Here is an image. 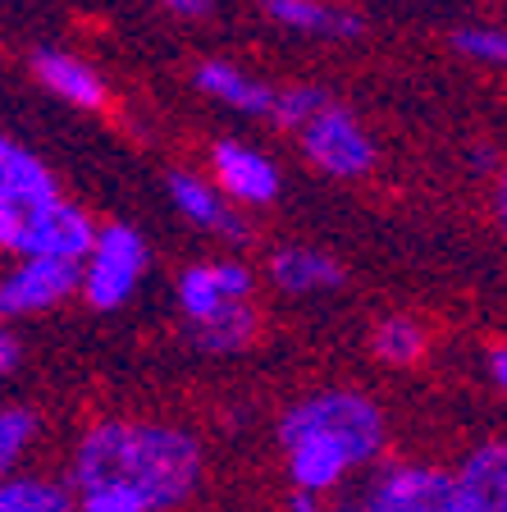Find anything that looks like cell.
<instances>
[{
	"mask_svg": "<svg viewBox=\"0 0 507 512\" xmlns=\"http://www.w3.org/2000/svg\"><path fill=\"white\" fill-rule=\"evenodd\" d=\"M201 453L188 430L156 421H101L74 453L78 512H169L192 494Z\"/></svg>",
	"mask_w": 507,
	"mask_h": 512,
	"instance_id": "1",
	"label": "cell"
},
{
	"mask_svg": "<svg viewBox=\"0 0 507 512\" xmlns=\"http://www.w3.org/2000/svg\"><path fill=\"white\" fill-rule=\"evenodd\" d=\"M279 444L297 490L320 494L380 453L384 421L370 398L352 389H325L288 407L279 421Z\"/></svg>",
	"mask_w": 507,
	"mask_h": 512,
	"instance_id": "2",
	"label": "cell"
},
{
	"mask_svg": "<svg viewBox=\"0 0 507 512\" xmlns=\"http://www.w3.org/2000/svg\"><path fill=\"white\" fill-rule=\"evenodd\" d=\"M343 512H462L457 476L439 467H393L366 480Z\"/></svg>",
	"mask_w": 507,
	"mask_h": 512,
	"instance_id": "3",
	"label": "cell"
},
{
	"mask_svg": "<svg viewBox=\"0 0 507 512\" xmlns=\"http://www.w3.org/2000/svg\"><path fill=\"white\" fill-rule=\"evenodd\" d=\"M147 270V243L128 224H106L96 238V252L83 261V293L96 311H115L128 302Z\"/></svg>",
	"mask_w": 507,
	"mask_h": 512,
	"instance_id": "4",
	"label": "cell"
},
{
	"mask_svg": "<svg viewBox=\"0 0 507 512\" xmlns=\"http://www.w3.org/2000/svg\"><path fill=\"white\" fill-rule=\"evenodd\" d=\"M51 206H60L51 170L19 142H0V243L10 247L19 224Z\"/></svg>",
	"mask_w": 507,
	"mask_h": 512,
	"instance_id": "5",
	"label": "cell"
},
{
	"mask_svg": "<svg viewBox=\"0 0 507 512\" xmlns=\"http://www.w3.org/2000/svg\"><path fill=\"white\" fill-rule=\"evenodd\" d=\"M302 147H307L311 165H320L334 179H357L375 165V142L366 138V128L357 124V115H348L343 106H329L302 128Z\"/></svg>",
	"mask_w": 507,
	"mask_h": 512,
	"instance_id": "6",
	"label": "cell"
},
{
	"mask_svg": "<svg viewBox=\"0 0 507 512\" xmlns=\"http://www.w3.org/2000/svg\"><path fill=\"white\" fill-rule=\"evenodd\" d=\"M96 238H101V229L78 206L60 202L51 211L28 215L19 224V234H14L10 252H23V261L28 256H55V261H74L78 266V261H87L96 252Z\"/></svg>",
	"mask_w": 507,
	"mask_h": 512,
	"instance_id": "7",
	"label": "cell"
},
{
	"mask_svg": "<svg viewBox=\"0 0 507 512\" xmlns=\"http://www.w3.org/2000/svg\"><path fill=\"white\" fill-rule=\"evenodd\" d=\"M252 298V275L238 261H211V266H192L179 279V307L188 311L192 330L229 316L233 307H247Z\"/></svg>",
	"mask_w": 507,
	"mask_h": 512,
	"instance_id": "8",
	"label": "cell"
},
{
	"mask_svg": "<svg viewBox=\"0 0 507 512\" xmlns=\"http://www.w3.org/2000/svg\"><path fill=\"white\" fill-rule=\"evenodd\" d=\"M78 284H83V270H78L74 261L28 256V261H19V270H10L5 284H0V307H5V316L46 311V307H55V302L69 298Z\"/></svg>",
	"mask_w": 507,
	"mask_h": 512,
	"instance_id": "9",
	"label": "cell"
},
{
	"mask_svg": "<svg viewBox=\"0 0 507 512\" xmlns=\"http://www.w3.org/2000/svg\"><path fill=\"white\" fill-rule=\"evenodd\" d=\"M211 170H215V183H220L229 197H238V202H247V206L275 202L279 174L261 151L243 147V142H215Z\"/></svg>",
	"mask_w": 507,
	"mask_h": 512,
	"instance_id": "10",
	"label": "cell"
},
{
	"mask_svg": "<svg viewBox=\"0 0 507 512\" xmlns=\"http://www.w3.org/2000/svg\"><path fill=\"white\" fill-rule=\"evenodd\" d=\"M453 476L462 512H507V444H480Z\"/></svg>",
	"mask_w": 507,
	"mask_h": 512,
	"instance_id": "11",
	"label": "cell"
},
{
	"mask_svg": "<svg viewBox=\"0 0 507 512\" xmlns=\"http://www.w3.org/2000/svg\"><path fill=\"white\" fill-rule=\"evenodd\" d=\"M169 197H174V206H179L192 224L229 238V243H247V224L220 202V192L206 179H197V174H188V170H174L169 174Z\"/></svg>",
	"mask_w": 507,
	"mask_h": 512,
	"instance_id": "12",
	"label": "cell"
},
{
	"mask_svg": "<svg viewBox=\"0 0 507 512\" xmlns=\"http://www.w3.org/2000/svg\"><path fill=\"white\" fill-rule=\"evenodd\" d=\"M32 74L42 78L55 96H64L78 110H101L106 106V83L96 78V69H87L83 60L64 51H32Z\"/></svg>",
	"mask_w": 507,
	"mask_h": 512,
	"instance_id": "13",
	"label": "cell"
},
{
	"mask_svg": "<svg viewBox=\"0 0 507 512\" xmlns=\"http://www.w3.org/2000/svg\"><path fill=\"white\" fill-rule=\"evenodd\" d=\"M197 87H201V92H211L215 101H224V106H233V110L275 119L279 96L270 92L265 83L247 78L243 69H238V64H229V60H206V64H201V69H197Z\"/></svg>",
	"mask_w": 507,
	"mask_h": 512,
	"instance_id": "14",
	"label": "cell"
},
{
	"mask_svg": "<svg viewBox=\"0 0 507 512\" xmlns=\"http://www.w3.org/2000/svg\"><path fill=\"white\" fill-rule=\"evenodd\" d=\"M270 279L284 293H316V288L343 284V266L316 247H284V252L270 256Z\"/></svg>",
	"mask_w": 507,
	"mask_h": 512,
	"instance_id": "15",
	"label": "cell"
},
{
	"mask_svg": "<svg viewBox=\"0 0 507 512\" xmlns=\"http://www.w3.org/2000/svg\"><path fill=\"white\" fill-rule=\"evenodd\" d=\"M265 5H270L275 23H284L293 32H307V37H357L361 32L357 14L320 5V0H265Z\"/></svg>",
	"mask_w": 507,
	"mask_h": 512,
	"instance_id": "16",
	"label": "cell"
},
{
	"mask_svg": "<svg viewBox=\"0 0 507 512\" xmlns=\"http://www.w3.org/2000/svg\"><path fill=\"white\" fill-rule=\"evenodd\" d=\"M0 512H78L74 490H64L55 480H10L0 490Z\"/></svg>",
	"mask_w": 507,
	"mask_h": 512,
	"instance_id": "17",
	"label": "cell"
},
{
	"mask_svg": "<svg viewBox=\"0 0 507 512\" xmlns=\"http://www.w3.org/2000/svg\"><path fill=\"white\" fill-rule=\"evenodd\" d=\"M375 352H380V362H389V366H412L425 352V330L407 316H389L375 325Z\"/></svg>",
	"mask_w": 507,
	"mask_h": 512,
	"instance_id": "18",
	"label": "cell"
},
{
	"mask_svg": "<svg viewBox=\"0 0 507 512\" xmlns=\"http://www.w3.org/2000/svg\"><path fill=\"white\" fill-rule=\"evenodd\" d=\"M197 343L206 352H243L247 343L256 339V311H252V302L247 307H233L229 316H220V320H211V325H197Z\"/></svg>",
	"mask_w": 507,
	"mask_h": 512,
	"instance_id": "19",
	"label": "cell"
},
{
	"mask_svg": "<svg viewBox=\"0 0 507 512\" xmlns=\"http://www.w3.org/2000/svg\"><path fill=\"white\" fill-rule=\"evenodd\" d=\"M320 110H329L325 92H316V87H288L275 106V124L279 128H307Z\"/></svg>",
	"mask_w": 507,
	"mask_h": 512,
	"instance_id": "20",
	"label": "cell"
},
{
	"mask_svg": "<svg viewBox=\"0 0 507 512\" xmlns=\"http://www.w3.org/2000/svg\"><path fill=\"white\" fill-rule=\"evenodd\" d=\"M32 430H37V416L28 407H5V416H0V462L5 467H14V458L23 453Z\"/></svg>",
	"mask_w": 507,
	"mask_h": 512,
	"instance_id": "21",
	"label": "cell"
},
{
	"mask_svg": "<svg viewBox=\"0 0 507 512\" xmlns=\"http://www.w3.org/2000/svg\"><path fill=\"white\" fill-rule=\"evenodd\" d=\"M453 42H457V51L476 55V60L507 64V32H498V28H462Z\"/></svg>",
	"mask_w": 507,
	"mask_h": 512,
	"instance_id": "22",
	"label": "cell"
},
{
	"mask_svg": "<svg viewBox=\"0 0 507 512\" xmlns=\"http://www.w3.org/2000/svg\"><path fill=\"white\" fill-rule=\"evenodd\" d=\"M169 14H179V19H206L211 14V0H160Z\"/></svg>",
	"mask_w": 507,
	"mask_h": 512,
	"instance_id": "23",
	"label": "cell"
},
{
	"mask_svg": "<svg viewBox=\"0 0 507 512\" xmlns=\"http://www.w3.org/2000/svg\"><path fill=\"white\" fill-rule=\"evenodd\" d=\"M19 366V343H14V334H5L0 339V371H14Z\"/></svg>",
	"mask_w": 507,
	"mask_h": 512,
	"instance_id": "24",
	"label": "cell"
},
{
	"mask_svg": "<svg viewBox=\"0 0 507 512\" xmlns=\"http://www.w3.org/2000/svg\"><path fill=\"white\" fill-rule=\"evenodd\" d=\"M489 371H494V380L507 389V348H494V352H489Z\"/></svg>",
	"mask_w": 507,
	"mask_h": 512,
	"instance_id": "25",
	"label": "cell"
},
{
	"mask_svg": "<svg viewBox=\"0 0 507 512\" xmlns=\"http://www.w3.org/2000/svg\"><path fill=\"white\" fill-rule=\"evenodd\" d=\"M288 508H293V512H325V508H320L316 494H307V490H297V499L288 503Z\"/></svg>",
	"mask_w": 507,
	"mask_h": 512,
	"instance_id": "26",
	"label": "cell"
},
{
	"mask_svg": "<svg viewBox=\"0 0 507 512\" xmlns=\"http://www.w3.org/2000/svg\"><path fill=\"white\" fill-rule=\"evenodd\" d=\"M498 224L507 229V170H503V179H498Z\"/></svg>",
	"mask_w": 507,
	"mask_h": 512,
	"instance_id": "27",
	"label": "cell"
}]
</instances>
